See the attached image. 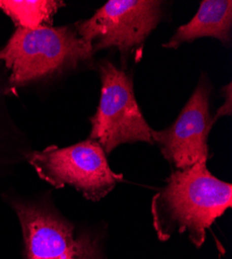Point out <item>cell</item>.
<instances>
[{
    "label": "cell",
    "mask_w": 232,
    "mask_h": 259,
    "mask_svg": "<svg viewBox=\"0 0 232 259\" xmlns=\"http://www.w3.org/2000/svg\"><path fill=\"white\" fill-rule=\"evenodd\" d=\"M232 206V186L210 174L206 162L174 170L152 199L153 226L158 239L168 241L177 233L188 234L200 248L206 230Z\"/></svg>",
    "instance_id": "6da1fadb"
},
{
    "label": "cell",
    "mask_w": 232,
    "mask_h": 259,
    "mask_svg": "<svg viewBox=\"0 0 232 259\" xmlns=\"http://www.w3.org/2000/svg\"><path fill=\"white\" fill-rule=\"evenodd\" d=\"M94 55L92 47L70 27H17L0 50V60L11 71L13 86L75 68Z\"/></svg>",
    "instance_id": "7a4b0ae2"
},
{
    "label": "cell",
    "mask_w": 232,
    "mask_h": 259,
    "mask_svg": "<svg viewBox=\"0 0 232 259\" xmlns=\"http://www.w3.org/2000/svg\"><path fill=\"white\" fill-rule=\"evenodd\" d=\"M38 176L54 188L71 186L84 198L97 202L123 181L108 163L107 155L92 139L59 148L49 146L28 156Z\"/></svg>",
    "instance_id": "3957f363"
},
{
    "label": "cell",
    "mask_w": 232,
    "mask_h": 259,
    "mask_svg": "<svg viewBox=\"0 0 232 259\" xmlns=\"http://www.w3.org/2000/svg\"><path fill=\"white\" fill-rule=\"evenodd\" d=\"M99 69L101 96L97 111L91 117L89 138L100 144L105 155L125 143L154 144L152 128L142 114L130 77L110 61L102 62Z\"/></svg>",
    "instance_id": "277c9868"
},
{
    "label": "cell",
    "mask_w": 232,
    "mask_h": 259,
    "mask_svg": "<svg viewBox=\"0 0 232 259\" xmlns=\"http://www.w3.org/2000/svg\"><path fill=\"white\" fill-rule=\"evenodd\" d=\"M161 15V3L155 0H111L93 17L77 22L75 31L94 54L115 47L126 56L142 48Z\"/></svg>",
    "instance_id": "5b68a950"
},
{
    "label": "cell",
    "mask_w": 232,
    "mask_h": 259,
    "mask_svg": "<svg viewBox=\"0 0 232 259\" xmlns=\"http://www.w3.org/2000/svg\"><path fill=\"white\" fill-rule=\"evenodd\" d=\"M22 228L25 259H102L100 244L50 208L34 203H13Z\"/></svg>",
    "instance_id": "8992f818"
},
{
    "label": "cell",
    "mask_w": 232,
    "mask_h": 259,
    "mask_svg": "<svg viewBox=\"0 0 232 259\" xmlns=\"http://www.w3.org/2000/svg\"><path fill=\"white\" fill-rule=\"evenodd\" d=\"M210 86L201 80L177 119L162 131L151 130V138L163 158L176 170L209 158L208 136L215 123L209 111Z\"/></svg>",
    "instance_id": "52a82bcc"
},
{
    "label": "cell",
    "mask_w": 232,
    "mask_h": 259,
    "mask_svg": "<svg viewBox=\"0 0 232 259\" xmlns=\"http://www.w3.org/2000/svg\"><path fill=\"white\" fill-rule=\"evenodd\" d=\"M231 0H204L195 17L188 23L178 27L170 40L162 46L168 49H176L183 42L200 37H215L226 46L231 39Z\"/></svg>",
    "instance_id": "ba28073f"
},
{
    "label": "cell",
    "mask_w": 232,
    "mask_h": 259,
    "mask_svg": "<svg viewBox=\"0 0 232 259\" xmlns=\"http://www.w3.org/2000/svg\"><path fill=\"white\" fill-rule=\"evenodd\" d=\"M64 7L55 0H0V10L17 27L37 28L50 26L54 14Z\"/></svg>",
    "instance_id": "9c48e42d"
},
{
    "label": "cell",
    "mask_w": 232,
    "mask_h": 259,
    "mask_svg": "<svg viewBox=\"0 0 232 259\" xmlns=\"http://www.w3.org/2000/svg\"><path fill=\"white\" fill-rule=\"evenodd\" d=\"M223 96L225 97V103L224 105L218 110L215 117H213L214 121L216 122L218 118L224 115H230L231 114V83H229L227 86H224L223 89Z\"/></svg>",
    "instance_id": "30bf717a"
}]
</instances>
